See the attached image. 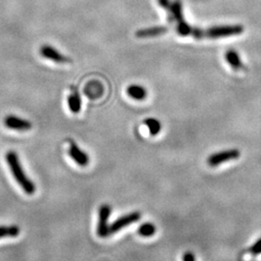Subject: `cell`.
<instances>
[{"label": "cell", "instance_id": "cell-1", "mask_svg": "<svg viewBox=\"0 0 261 261\" xmlns=\"http://www.w3.org/2000/svg\"><path fill=\"white\" fill-rule=\"evenodd\" d=\"M6 161L9 165L13 176L17 180L19 186L22 188V190L28 195H33L36 191V187L34 185V183L25 175V172L20 165L18 154L14 151H9L6 154Z\"/></svg>", "mask_w": 261, "mask_h": 261}, {"label": "cell", "instance_id": "cell-2", "mask_svg": "<svg viewBox=\"0 0 261 261\" xmlns=\"http://www.w3.org/2000/svg\"><path fill=\"white\" fill-rule=\"evenodd\" d=\"M244 32V27L240 24L220 25L208 29H202L201 39H221L239 35Z\"/></svg>", "mask_w": 261, "mask_h": 261}, {"label": "cell", "instance_id": "cell-3", "mask_svg": "<svg viewBox=\"0 0 261 261\" xmlns=\"http://www.w3.org/2000/svg\"><path fill=\"white\" fill-rule=\"evenodd\" d=\"M112 213V208L108 204H103L99 208V218L97 225V234L101 238L110 236V225L109 220Z\"/></svg>", "mask_w": 261, "mask_h": 261}, {"label": "cell", "instance_id": "cell-4", "mask_svg": "<svg viewBox=\"0 0 261 261\" xmlns=\"http://www.w3.org/2000/svg\"><path fill=\"white\" fill-rule=\"evenodd\" d=\"M241 155L240 151L237 149L225 150L219 153H215L207 159V164L211 167H217L221 164L239 158Z\"/></svg>", "mask_w": 261, "mask_h": 261}, {"label": "cell", "instance_id": "cell-5", "mask_svg": "<svg viewBox=\"0 0 261 261\" xmlns=\"http://www.w3.org/2000/svg\"><path fill=\"white\" fill-rule=\"evenodd\" d=\"M40 54L44 58L47 60H50L57 64H67L71 63L72 59L68 56H64L61 54L57 48L49 46V45H44L40 49Z\"/></svg>", "mask_w": 261, "mask_h": 261}, {"label": "cell", "instance_id": "cell-6", "mask_svg": "<svg viewBox=\"0 0 261 261\" xmlns=\"http://www.w3.org/2000/svg\"><path fill=\"white\" fill-rule=\"evenodd\" d=\"M141 215L140 212H132L130 214L125 215L121 218L117 219L114 223L110 225V235L118 232L122 228L138 222L140 219Z\"/></svg>", "mask_w": 261, "mask_h": 261}, {"label": "cell", "instance_id": "cell-7", "mask_svg": "<svg viewBox=\"0 0 261 261\" xmlns=\"http://www.w3.org/2000/svg\"><path fill=\"white\" fill-rule=\"evenodd\" d=\"M4 125L11 130L25 132L32 128V123L24 118H20L16 115H7L4 118Z\"/></svg>", "mask_w": 261, "mask_h": 261}, {"label": "cell", "instance_id": "cell-8", "mask_svg": "<svg viewBox=\"0 0 261 261\" xmlns=\"http://www.w3.org/2000/svg\"><path fill=\"white\" fill-rule=\"evenodd\" d=\"M69 155L75 161L77 165L81 167H85L89 163V157L88 155L81 149L75 142H71L69 147Z\"/></svg>", "mask_w": 261, "mask_h": 261}, {"label": "cell", "instance_id": "cell-9", "mask_svg": "<svg viewBox=\"0 0 261 261\" xmlns=\"http://www.w3.org/2000/svg\"><path fill=\"white\" fill-rule=\"evenodd\" d=\"M167 27H156V28H143L140 29L136 32V36L138 38H153L163 35L164 33L168 32Z\"/></svg>", "mask_w": 261, "mask_h": 261}, {"label": "cell", "instance_id": "cell-10", "mask_svg": "<svg viewBox=\"0 0 261 261\" xmlns=\"http://www.w3.org/2000/svg\"><path fill=\"white\" fill-rule=\"evenodd\" d=\"M67 103L70 111L73 113H79L82 110V97L77 91L74 90L67 98Z\"/></svg>", "mask_w": 261, "mask_h": 261}, {"label": "cell", "instance_id": "cell-11", "mask_svg": "<svg viewBox=\"0 0 261 261\" xmlns=\"http://www.w3.org/2000/svg\"><path fill=\"white\" fill-rule=\"evenodd\" d=\"M127 94L130 96V98L138 100V101H141V100L145 99V97L147 95V91L145 90L144 87L134 84V85H130L127 88Z\"/></svg>", "mask_w": 261, "mask_h": 261}, {"label": "cell", "instance_id": "cell-12", "mask_svg": "<svg viewBox=\"0 0 261 261\" xmlns=\"http://www.w3.org/2000/svg\"><path fill=\"white\" fill-rule=\"evenodd\" d=\"M225 60L234 70H240L243 68V63L239 55L235 50H228L225 54Z\"/></svg>", "mask_w": 261, "mask_h": 261}, {"label": "cell", "instance_id": "cell-13", "mask_svg": "<svg viewBox=\"0 0 261 261\" xmlns=\"http://www.w3.org/2000/svg\"><path fill=\"white\" fill-rule=\"evenodd\" d=\"M19 234V226L11 225V226H0V238L4 237H16Z\"/></svg>", "mask_w": 261, "mask_h": 261}, {"label": "cell", "instance_id": "cell-14", "mask_svg": "<svg viewBox=\"0 0 261 261\" xmlns=\"http://www.w3.org/2000/svg\"><path fill=\"white\" fill-rule=\"evenodd\" d=\"M144 124L148 127V130H149L151 136L158 135L160 130L162 129L161 123L156 118H147V119L144 120Z\"/></svg>", "mask_w": 261, "mask_h": 261}, {"label": "cell", "instance_id": "cell-15", "mask_svg": "<svg viewBox=\"0 0 261 261\" xmlns=\"http://www.w3.org/2000/svg\"><path fill=\"white\" fill-rule=\"evenodd\" d=\"M138 232L142 237H151L152 235L156 233V226L151 223H146L140 225Z\"/></svg>", "mask_w": 261, "mask_h": 261}, {"label": "cell", "instance_id": "cell-16", "mask_svg": "<svg viewBox=\"0 0 261 261\" xmlns=\"http://www.w3.org/2000/svg\"><path fill=\"white\" fill-rule=\"evenodd\" d=\"M261 254V238L252 245V247L247 251L246 254L244 255L245 260H249L252 256H256Z\"/></svg>", "mask_w": 261, "mask_h": 261}, {"label": "cell", "instance_id": "cell-17", "mask_svg": "<svg viewBox=\"0 0 261 261\" xmlns=\"http://www.w3.org/2000/svg\"><path fill=\"white\" fill-rule=\"evenodd\" d=\"M183 261H196V256L193 252H185L183 254Z\"/></svg>", "mask_w": 261, "mask_h": 261}, {"label": "cell", "instance_id": "cell-18", "mask_svg": "<svg viewBox=\"0 0 261 261\" xmlns=\"http://www.w3.org/2000/svg\"><path fill=\"white\" fill-rule=\"evenodd\" d=\"M170 0H158L159 5L165 10L168 9L170 5Z\"/></svg>", "mask_w": 261, "mask_h": 261}]
</instances>
